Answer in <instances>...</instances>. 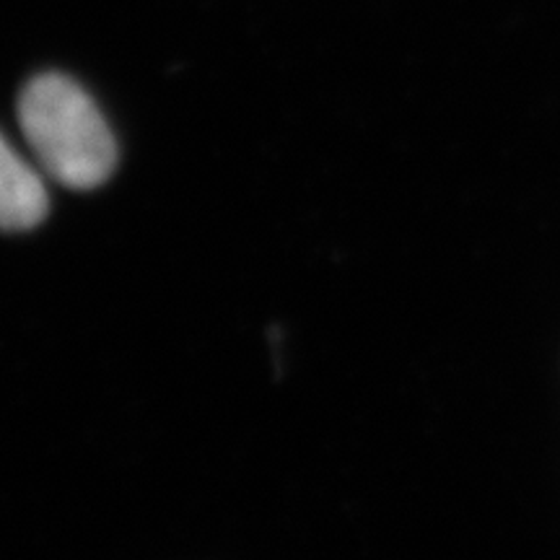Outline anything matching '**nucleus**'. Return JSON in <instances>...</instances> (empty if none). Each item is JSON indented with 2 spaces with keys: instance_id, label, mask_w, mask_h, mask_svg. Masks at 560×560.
Returning a JSON list of instances; mask_svg holds the SVG:
<instances>
[{
  "instance_id": "obj_1",
  "label": "nucleus",
  "mask_w": 560,
  "mask_h": 560,
  "mask_svg": "<svg viewBox=\"0 0 560 560\" xmlns=\"http://www.w3.org/2000/svg\"><path fill=\"white\" fill-rule=\"evenodd\" d=\"M19 122L39 166L55 182L91 190L115 172L117 140L94 100L62 73L26 83Z\"/></svg>"
},
{
  "instance_id": "obj_2",
  "label": "nucleus",
  "mask_w": 560,
  "mask_h": 560,
  "mask_svg": "<svg viewBox=\"0 0 560 560\" xmlns=\"http://www.w3.org/2000/svg\"><path fill=\"white\" fill-rule=\"evenodd\" d=\"M50 198L39 172L0 132V229L26 231L47 215Z\"/></svg>"
}]
</instances>
